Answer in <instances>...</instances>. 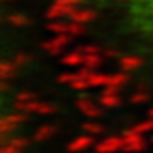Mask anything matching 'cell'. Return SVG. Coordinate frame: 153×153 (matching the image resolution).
<instances>
[{
  "label": "cell",
  "mask_w": 153,
  "mask_h": 153,
  "mask_svg": "<svg viewBox=\"0 0 153 153\" xmlns=\"http://www.w3.org/2000/svg\"><path fill=\"white\" fill-rule=\"evenodd\" d=\"M126 22L153 46V0H116Z\"/></svg>",
  "instance_id": "6da1fadb"
}]
</instances>
